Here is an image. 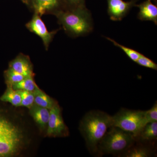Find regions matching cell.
<instances>
[{
	"label": "cell",
	"mask_w": 157,
	"mask_h": 157,
	"mask_svg": "<svg viewBox=\"0 0 157 157\" xmlns=\"http://www.w3.org/2000/svg\"><path fill=\"white\" fill-rule=\"evenodd\" d=\"M139 11L138 18L141 21H150L157 25V7L153 4L151 0H146L137 5Z\"/></svg>",
	"instance_id": "7c38bea8"
},
{
	"label": "cell",
	"mask_w": 157,
	"mask_h": 157,
	"mask_svg": "<svg viewBox=\"0 0 157 157\" xmlns=\"http://www.w3.org/2000/svg\"><path fill=\"white\" fill-rule=\"evenodd\" d=\"M21 98V107L30 108L34 104L33 93L27 91L17 90Z\"/></svg>",
	"instance_id": "ffe728a7"
},
{
	"label": "cell",
	"mask_w": 157,
	"mask_h": 157,
	"mask_svg": "<svg viewBox=\"0 0 157 157\" xmlns=\"http://www.w3.org/2000/svg\"><path fill=\"white\" fill-rule=\"evenodd\" d=\"M34 79V76L25 77L22 80L12 86L15 90H24L33 92L38 87Z\"/></svg>",
	"instance_id": "e0dca14e"
},
{
	"label": "cell",
	"mask_w": 157,
	"mask_h": 157,
	"mask_svg": "<svg viewBox=\"0 0 157 157\" xmlns=\"http://www.w3.org/2000/svg\"><path fill=\"white\" fill-rule=\"evenodd\" d=\"M25 27L31 33L41 38L46 50H48L51 42L59 30L49 32L41 16L36 13H34L32 19L26 24Z\"/></svg>",
	"instance_id": "ba28073f"
},
{
	"label": "cell",
	"mask_w": 157,
	"mask_h": 157,
	"mask_svg": "<svg viewBox=\"0 0 157 157\" xmlns=\"http://www.w3.org/2000/svg\"><path fill=\"white\" fill-rule=\"evenodd\" d=\"M9 68L15 70L25 77L34 76L33 67L29 56L22 53L17 55L9 63Z\"/></svg>",
	"instance_id": "30bf717a"
},
{
	"label": "cell",
	"mask_w": 157,
	"mask_h": 157,
	"mask_svg": "<svg viewBox=\"0 0 157 157\" xmlns=\"http://www.w3.org/2000/svg\"><path fill=\"white\" fill-rule=\"evenodd\" d=\"M108 13L110 19L114 21H120L124 18L130 9L135 5L136 1L124 2L123 0H107Z\"/></svg>",
	"instance_id": "9c48e42d"
},
{
	"label": "cell",
	"mask_w": 157,
	"mask_h": 157,
	"mask_svg": "<svg viewBox=\"0 0 157 157\" xmlns=\"http://www.w3.org/2000/svg\"><path fill=\"white\" fill-rule=\"evenodd\" d=\"M69 134V130L62 117L61 109L57 103L50 109L46 135L49 137H64Z\"/></svg>",
	"instance_id": "52a82bcc"
},
{
	"label": "cell",
	"mask_w": 157,
	"mask_h": 157,
	"mask_svg": "<svg viewBox=\"0 0 157 157\" xmlns=\"http://www.w3.org/2000/svg\"><path fill=\"white\" fill-rule=\"evenodd\" d=\"M29 110L30 114L40 130L46 131L50 116V109L34 104L29 108Z\"/></svg>",
	"instance_id": "8fae6325"
},
{
	"label": "cell",
	"mask_w": 157,
	"mask_h": 157,
	"mask_svg": "<svg viewBox=\"0 0 157 157\" xmlns=\"http://www.w3.org/2000/svg\"><path fill=\"white\" fill-rule=\"evenodd\" d=\"M144 116L147 123L157 122V102L150 109L144 111Z\"/></svg>",
	"instance_id": "44dd1931"
},
{
	"label": "cell",
	"mask_w": 157,
	"mask_h": 157,
	"mask_svg": "<svg viewBox=\"0 0 157 157\" xmlns=\"http://www.w3.org/2000/svg\"><path fill=\"white\" fill-rule=\"evenodd\" d=\"M26 5L34 13L41 17L45 14L56 16L67 9L64 0H27Z\"/></svg>",
	"instance_id": "8992f818"
},
{
	"label": "cell",
	"mask_w": 157,
	"mask_h": 157,
	"mask_svg": "<svg viewBox=\"0 0 157 157\" xmlns=\"http://www.w3.org/2000/svg\"><path fill=\"white\" fill-rule=\"evenodd\" d=\"M56 17L59 24L70 36H82L93 31L91 14L85 6L66 9L59 13Z\"/></svg>",
	"instance_id": "3957f363"
},
{
	"label": "cell",
	"mask_w": 157,
	"mask_h": 157,
	"mask_svg": "<svg viewBox=\"0 0 157 157\" xmlns=\"http://www.w3.org/2000/svg\"><path fill=\"white\" fill-rule=\"evenodd\" d=\"M4 77L7 86L11 87L25 78L23 75L9 67L4 72Z\"/></svg>",
	"instance_id": "ac0fdd59"
},
{
	"label": "cell",
	"mask_w": 157,
	"mask_h": 157,
	"mask_svg": "<svg viewBox=\"0 0 157 157\" xmlns=\"http://www.w3.org/2000/svg\"><path fill=\"white\" fill-rule=\"evenodd\" d=\"M26 137L19 125L0 112V157L16 156L25 146Z\"/></svg>",
	"instance_id": "7a4b0ae2"
},
{
	"label": "cell",
	"mask_w": 157,
	"mask_h": 157,
	"mask_svg": "<svg viewBox=\"0 0 157 157\" xmlns=\"http://www.w3.org/2000/svg\"><path fill=\"white\" fill-rule=\"evenodd\" d=\"M0 100L3 102H8L14 107H21V98L17 90L11 87L7 86L5 93L0 98Z\"/></svg>",
	"instance_id": "2e32d148"
},
{
	"label": "cell",
	"mask_w": 157,
	"mask_h": 157,
	"mask_svg": "<svg viewBox=\"0 0 157 157\" xmlns=\"http://www.w3.org/2000/svg\"><path fill=\"white\" fill-rule=\"evenodd\" d=\"M34 95V104L38 106L50 109L57 103L43 91L37 88L33 92Z\"/></svg>",
	"instance_id": "5bb4252c"
},
{
	"label": "cell",
	"mask_w": 157,
	"mask_h": 157,
	"mask_svg": "<svg viewBox=\"0 0 157 157\" xmlns=\"http://www.w3.org/2000/svg\"><path fill=\"white\" fill-rule=\"evenodd\" d=\"M157 122L150 123L144 126L136 137V141L141 143L153 141L157 140Z\"/></svg>",
	"instance_id": "4fadbf2b"
},
{
	"label": "cell",
	"mask_w": 157,
	"mask_h": 157,
	"mask_svg": "<svg viewBox=\"0 0 157 157\" xmlns=\"http://www.w3.org/2000/svg\"><path fill=\"white\" fill-rule=\"evenodd\" d=\"M111 127L112 116L103 111L91 110L82 117L79 124V131L90 153H98L99 143Z\"/></svg>",
	"instance_id": "6da1fadb"
},
{
	"label": "cell",
	"mask_w": 157,
	"mask_h": 157,
	"mask_svg": "<svg viewBox=\"0 0 157 157\" xmlns=\"http://www.w3.org/2000/svg\"><path fill=\"white\" fill-rule=\"evenodd\" d=\"M136 138L128 132L116 127L109 128L98 147V154L120 155L135 145Z\"/></svg>",
	"instance_id": "277c9868"
},
{
	"label": "cell",
	"mask_w": 157,
	"mask_h": 157,
	"mask_svg": "<svg viewBox=\"0 0 157 157\" xmlns=\"http://www.w3.org/2000/svg\"><path fill=\"white\" fill-rule=\"evenodd\" d=\"M21 1L23 3H24V4H25V5H26L27 0H21Z\"/></svg>",
	"instance_id": "cb8c5ba5"
},
{
	"label": "cell",
	"mask_w": 157,
	"mask_h": 157,
	"mask_svg": "<svg viewBox=\"0 0 157 157\" xmlns=\"http://www.w3.org/2000/svg\"><path fill=\"white\" fill-rule=\"evenodd\" d=\"M137 64L145 67L149 68L152 70H157V65L152 60L144 56L142 54L138 60L135 62Z\"/></svg>",
	"instance_id": "7402d4cb"
},
{
	"label": "cell",
	"mask_w": 157,
	"mask_h": 157,
	"mask_svg": "<svg viewBox=\"0 0 157 157\" xmlns=\"http://www.w3.org/2000/svg\"><path fill=\"white\" fill-rule=\"evenodd\" d=\"M106 39L109 40L110 42H112L113 44L115 45V46L119 47V48H120L127 55V56L129 58L131 59L133 61L135 62L137 61L138 59L140 58V57L142 55V54L140 53V52H138L137 51L132 49V48H128V47H126V46H124V45H121V44L116 42L115 40L111 39V38L106 37Z\"/></svg>",
	"instance_id": "d6986e66"
},
{
	"label": "cell",
	"mask_w": 157,
	"mask_h": 157,
	"mask_svg": "<svg viewBox=\"0 0 157 157\" xmlns=\"http://www.w3.org/2000/svg\"><path fill=\"white\" fill-rule=\"evenodd\" d=\"M147 124L142 110L122 108L112 116V126L131 133L135 138Z\"/></svg>",
	"instance_id": "5b68a950"
},
{
	"label": "cell",
	"mask_w": 157,
	"mask_h": 157,
	"mask_svg": "<svg viewBox=\"0 0 157 157\" xmlns=\"http://www.w3.org/2000/svg\"><path fill=\"white\" fill-rule=\"evenodd\" d=\"M67 9H73L85 6V0H64Z\"/></svg>",
	"instance_id": "603a6c76"
},
{
	"label": "cell",
	"mask_w": 157,
	"mask_h": 157,
	"mask_svg": "<svg viewBox=\"0 0 157 157\" xmlns=\"http://www.w3.org/2000/svg\"><path fill=\"white\" fill-rule=\"evenodd\" d=\"M152 151L150 148L142 145L132 146L121 155L124 157H147L151 156Z\"/></svg>",
	"instance_id": "9a60e30c"
}]
</instances>
